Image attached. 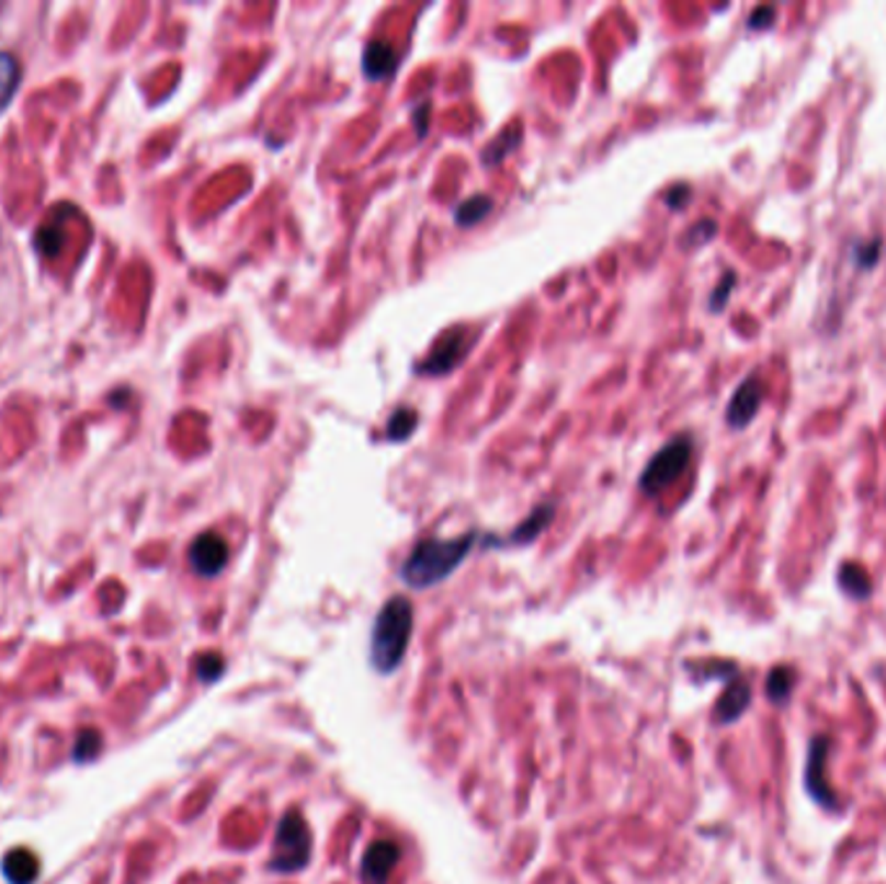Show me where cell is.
Instances as JSON below:
<instances>
[{
  "label": "cell",
  "mask_w": 886,
  "mask_h": 884,
  "mask_svg": "<svg viewBox=\"0 0 886 884\" xmlns=\"http://www.w3.org/2000/svg\"><path fill=\"white\" fill-rule=\"evenodd\" d=\"M477 542V532L462 534L454 540H423L418 542L416 551L410 558L402 563V581L410 589H431L446 581L456 568L462 566L464 558L472 553Z\"/></svg>",
  "instance_id": "1"
},
{
  "label": "cell",
  "mask_w": 886,
  "mask_h": 884,
  "mask_svg": "<svg viewBox=\"0 0 886 884\" xmlns=\"http://www.w3.org/2000/svg\"><path fill=\"white\" fill-rule=\"evenodd\" d=\"M412 625H416V610L402 594L387 599L384 608L376 612L374 627H371V665L378 675H391L402 665L410 648Z\"/></svg>",
  "instance_id": "2"
},
{
  "label": "cell",
  "mask_w": 886,
  "mask_h": 884,
  "mask_svg": "<svg viewBox=\"0 0 886 884\" xmlns=\"http://www.w3.org/2000/svg\"><path fill=\"white\" fill-rule=\"evenodd\" d=\"M311 830L302 812H285L277 825L273 855H270V872L296 874L306 869L311 859Z\"/></svg>",
  "instance_id": "3"
},
{
  "label": "cell",
  "mask_w": 886,
  "mask_h": 884,
  "mask_svg": "<svg viewBox=\"0 0 886 884\" xmlns=\"http://www.w3.org/2000/svg\"><path fill=\"white\" fill-rule=\"evenodd\" d=\"M690 462H692V441L688 437L669 441L667 446L656 452L654 460L648 462L646 469L640 473V490L646 496L661 494V490L669 488L677 477H682L684 469L690 467Z\"/></svg>",
  "instance_id": "4"
},
{
  "label": "cell",
  "mask_w": 886,
  "mask_h": 884,
  "mask_svg": "<svg viewBox=\"0 0 886 884\" xmlns=\"http://www.w3.org/2000/svg\"><path fill=\"white\" fill-rule=\"evenodd\" d=\"M832 739L830 737H814L809 745V760H806V791L819 807L827 809H840L838 794H834L830 781H827V755H830Z\"/></svg>",
  "instance_id": "5"
},
{
  "label": "cell",
  "mask_w": 886,
  "mask_h": 884,
  "mask_svg": "<svg viewBox=\"0 0 886 884\" xmlns=\"http://www.w3.org/2000/svg\"><path fill=\"white\" fill-rule=\"evenodd\" d=\"M469 348V332L464 327H456V330H448L446 335H441V340L435 342V348L431 355L420 363L418 371L428 376H443L448 371H454L464 361Z\"/></svg>",
  "instance_id": "6"
},
{
  "label": "cell",
  "mask_w": 886,
  "mask_h": 884,
  "mask_svg": "<svg viewBox=\"0 0 886 884\" xmlns=\"http://www.w3.org/2000/svg\"><path fill=\"white\" fill-rule=\"evenodd\" d=\"M228 563V545L218 532L197 534L190 545V566L203 579H213Z\"/></svg>",
  "instance_id": "7"
},
{
  "label": "cell",
  "mask_w": 886,
  "mask_h": 884,
  "mask_svg": "<svg viewBox=\"0 0 886 884\" xmlns=\"http://www.w3.org/2000/svg\"><path fill=\"white\" fill-rule=\"evenodd\" d=\"M762 399L764 389L760 376H749V379H745L739 387H736L734 397L728 399L726 423L731 428H747L754 420L757 412H760Z\"/></svg>",
  "instance_id": "8"
},
{
  "label": "cell",
  "mask_w": 886,
  "mask_h": 884,
  "mask_svg": "<svg viewBox=\"0 0 886 884\" xmlns=\"http://www.w3.org/2000/svg\"><path fill=\"white\" fill-rule=\"evenodd\" d=\"M399 846L395 840H376L366 848L361 861V880L363 884H387L391 872L399 864Z\"/></svg>",
  "instance_id": "9"
},
{
  "label": "cell",
  "mask_w": 886,
  "mask_h": 884,
  "mask_svg": "<svg viewBox=\"0 0 886 884\" xmlns=\"http://www.w3.org/2000/svg\"><path fill=\"white\" fill-rule=\"evenodd\" d=\"M749 703H752V688H749L745 677H734L716 703V722L734 724L736 718H741V713L749 709Z\"/></svg>",
  "instance_id": "10"
},
{
  "label": "cell",
  "mask_w": 886,
  "mask_h": 884,
  "mask_svg": "<svg viewBox=\"0 0 886 884\" xmlns=\"http://www.w3.org/2000/svg\"><path fill=\"white\" fill-rule=\"evenodd\" d=\"M397 63H399L397 47H391L389 42L384 39L368 42L366 49H363V73H366L368 81L389 78L397 70Z\"/></svg>",
  "instance_id": "11"
},
{
  "label": "cell",
  "mask_w": 886,
  "mask_h": 884,
  "mask_svg": "<svg viewBox=\"0 0 886 884\" xmlns=\"http://www.w3.org/2000/svg\"><path fill=\"white\" fill-rule=\"evenodd\" d=\"M553 519H555V503H542L529 513L524 522L509 534V540H503L500 545H529V542L537 540L539 534L553 524Z\"/></svg>",
  "instance_id": "12"
},
{
  "label": "cell",
  "mask_w": 886,
  "mask_h": 884,
  "mask_svg": "<svg viewBox=\"0 0 886 884\" xmlns=\"http://www.w3.org/2000/svg\"><path fill=\"white\" fill-rule=\"evenodd\" d=\"M3 874L11 884H32L39 874L37 855L26 848H16L3 859Z\"/></svg>",
  "instance_id": "13"
},
{
  "label": "cell",
  "mask_w": 886,
  "mask_h": 884,
  "mask_svg": "<svg viewBox=\"0 0 886 884\" xmlns=\"http://www.w3.org/2000/svg\"><path fill=\"white\" fill-rule=\"evenodd\" d=\"M19 81H21V66L16 55L9 53V49H0V112L11 104L13 97H16Z\"/></svg>",
  "instance_id": "14"
},
{
  "label": "cell",
  "mask_w": 886,
  "mask_h": 884,
  "mask_svg": "<svg viewBox=\"0 0 886 884\" xmlns=\"http://www.w3.org/2000/svg\"><path fill=\"white\" fill-rule=\"evenodd\" d=\"M796 682H798L796 669L781 665V667L770 669L768 684H764V690H768L770 701H773L775 705H783V703H788V698L793 693V688H796Z\"/></svg>",
  "instance_id": "15"
},
{
  "label": "cell",
  "mask_w": 886,
  "mask_h": 884,
  "mask_svg": "<svg viewBox=\"0 0 886 884\" xmlns=\"http://www.w3.org/2000/svg\"><path fill=\"white\" fill-rule=\"evenodd\" d=\"M838 581H840V587H842V591H845L848 597L866 599L871 594V579H868L866 570L859 566V563H845V566L840 568Z\"/></svg>",
  "instance_id": "16"
},
{
  "label": "cell",
  "mask_w": 886,
  "mask_h": 884,
  "mask_svg": "<svg viewBox=\"0 0 886 884\" xmlns=\"http://www.w3.org/2000/svg\"><path fill=\"white\" fill-rule=\"evenodd\" d=\"M519 143H521V127L513 125V127H509V131H506V133H500L498 138L492 140L488 148H485L482 163H485V167H498V163L503 161L506 156L516 151Z\"/></svg>",
  "instance_id": "17"
},
{
  "label": "cell",
  "mask_w": 886,
  "mask_h": 884,
  "mask_svg": "<svg viewBox=\"0 0 886 884\" xmlns=\"http://www.w3.org/2000/svg\"><path fill=\"white\" fill-rule=\"evenodd\" d=\"M490 211H492V200L488 195H472L464 200L459 208H456L454 220H456V226L472 228V226L480 224V220L488 216Z\"/></svg>",
  "instance_id": "18"
},
{
  "label": "cell",
  "mask_w": 886,
  "mask_h": 884,
  "mask_svg": "<svg viewBox=\"0 0 886 884\" xmlns=\"http://www.w3.org/2000/svg\"><path fill=\"white\" fill-rule=\"evenodd\" d=\"M420 423L418 410L416 408H397L391 412L389 423H387V439L389 441H405L416 433V428Z\"/></svg>",
  "instance_id": "19"
},
{
  "label": "cell",
  "mask_w": 886,
  "mask_h": 884,
  "mask_svg": "<svg viewBox=\"0 0 886 884\" xmlns=\"http://www.w3.org/2000/svg\"><path fill=\"white\" fill-rule=\"evenodd\" d=\"M195 669H197V677L203 682H216L220 675H224V669H226V661L220 659L218 654H203L197 659V665H195Z\"/></svg>",
  "instance_id": "20"
},
{
  "label": "cell",
  "mask_w": 886,
  "mask_h": 884,
  "mask_svg": "<svg viewBox=\"0 0 886 884\" xmlns=\"http://www.w3.org/2000/svg\"><path fill=\"white\" fill-rule=\"evenodd\" d=\"M99 747H102V737H99V732L86 729L83 734H78L73 758L76 760H91L99 752Z\"/></svg>",
  "instance_id": "21"
},
{
  "label": "cell",
  "mask_w": 886,
  "mask_h": 884,
  "mask_svg": "<svg viewBox=\"0 0 886 884\" xmlns=\"http://www.w3.org/2000/svg\"><path fill=\"white\" fill-rule=\"evenodd\" d=\"M734 283H736V275H734V273H726L724 277H720V283L716 285V291H713V296H711V309H713V311L724 309L726 302H728V296H731Z\"/></svg>",
  "instance_id": "22"
},
{
  "label": "cell",
  "mask_w": 886,
  "mask_h": 884,
  "mask_svg": "<svg viewBox=\"0 0 886 884\" xmlns=\"http://www.w3.org/2000/svg\"><path fill=\"white\" fill-rule=\"evenodd\" d=\"M773 19H775V5H760V9H754L752 16H749V29L773 26Z\"/></svg>",
  "instance_id": "23"
},
{
  "label": "cell",
  "mask_w": 886,
  "mask_h": 884,
  "mask_svg": "<svg viewBox=\"0 0 886 884\" xmlns=\"http://www.w3.org/2000/svg\"><path fill=\"white\" fill-rule=\"evenodd\" d=\"M713 237H716V224H713V220H700V224L692 228L690 241L692 245H700V241H707Z\"/></svg>",
  "instance_id": "24"
},
{
  "label": "cell",
  "mask_w": 886,
  "mask_h": 884,
  "mask_svg": "<svg viewBox=\"0 0 886 884\" xmlns=\"http://www.w3.org/2000/svg\"><path fill=\"white\" fill-rule=\"evenodd\" d=\"M690 195H692V192H690L688 184H679L677 190H671L667 195V203L671 205V208H682V205L690 200Z\"/></svg>",
  "instance_id": "25"
}]
</instances>
